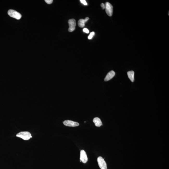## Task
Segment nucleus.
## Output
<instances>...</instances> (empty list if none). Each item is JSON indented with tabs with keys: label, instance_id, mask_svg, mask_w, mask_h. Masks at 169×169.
Segmentation results:
<instances>
[{
	"label": "nucleus",
	"instance_id": "1",
	"mask_svg": "<svg viewBox=\"0 0 169 169\" xmlns=\"http://www.w3.org/2000/svg\"><path fill=\"white\" fill-rule=\"evenodd\" d=\"M16 136L25 140H28L32 137L30 133L28 132H21L16 135Z\"/></svg>",
	"mask_w": 169,
	"mask_h": 169
},
{
	"label": "nucleus",
	"instance_id": "2",
	"mask_svg": "<svg viewBox=\"0 0 169 169\" xmlns=\"http://www.w3.org/2000/svg\"><path fill=\"white\" fill-rule=\"evenodd\" d=\"M8 15L12 18H16L17 20H20L21 18V15L18 12L15 10H10L8 12Z\"/></svg>",
	"mask_w": 169,
	"mask_h": 169
},
{
	"label": "nucleus",
	"instance_id": "3",
	"mask_svg": "<svg viewBox=\"0 0 169 169\" xmlns=\"http://www.w3.org/2000/svg\"><path fill=\"white\" fill-rule=\"evenodd\" d=\"M105 10L106 13L108 16H111L113 14V8L112 6L109 3L107 2L105 4Z\"/></svg>",
	"mask_w": 169,
	"mask_h": 169
},
{
	"label": "nucleus",
	"instance_id": "4",
	"mask_svg": "<svg viewBox=\"0 0 169 169\" xmlns=\"http://www.w3.org/2000/svg\"><path fill=\"white\" fill-rule=\"evenodd\" d=\"M97 162L99 167L101 169H107L106 163L101 157H99L97 158Z\"/></svg>",
	"mask_w": 169,
	"mask_h": 169
},
{
	"label": "nucleus",
	"instance_id": "5",
	"mask_svg": "<svg viewBox=\"0 0 169 169\" xmlns=\"http://www.w3.org/2000/svg\"><path fill=\"white\" fill-rule=\"evenodd\" d=\"M68 23L69 25V32H73L75 29L76 26V20L73 18L69 20L68 21Z\"/></svg>",
	"mask_w": 169,
	"mask_h": 169
},
{
	"label": "nucleus",
	"instance_id": "6",
	"mask_svg": "<svg viewBox=\"0 0 169 169\" xmlns=\"http://www.w3.org/2000/svg\"><path fill=\"white\" fill-rule=\"evenodd\" d=\"M63 123L64 124L67 126L75 127L78 126L79 125L78 122L69 120L65 121Z\"/></svg>",
	"mask_w": 169,
	"mask_h": 169
},
{
	"label": "nucleus",
	"instance_id": "7",
	"mask_svg": "<svg viewBox=\"0 0 169 169\" xmlns=\"http://www.w3.org/2000/svg\"><path fill=\"white\" fill-rule=\"evenodd\" d=\"M80 160L83 163H86L88 161V158L86 152L84 150H82L80 152Z\"/></svg>",
	"mask_w": 169,
	"mask_h": 169
},
{
	"label": "nucleus",
	"instance_id": "8",
	"mask_svg": "<svg viewBox=\"0 0 169 169\" xmlns=\"http://www.w3.org/2000/svg\"><path fill=\"white\" fill-rule=\"evenodd\" d=\"M115 74V72L113 71H111L108 72L104 79L105 81L107 82L110 80L114 76Z\"/></svg>",
	"mask_w": 169,
	"mask_h": 169
},
{
	"label": "nucleus",
	"instance_id": "9",
	"mask_svg": "<svg viewBox=\"0 0 169 169\" xmlns=\"http://www.w3.org/2000/svg\"><path fill=\"white\" fill-rule=\"evenodd\" d=\"M89 18L87 17L85 19H80L78 21V25L80 28H83L85 26V23L86 22Z\"/></svg>",
	"mask_w": 169,
	"mask_h": 169
},
{
	"label": "nucleus",
	"instance_id": "10",
	"mask_svg": "<svg viewBox=\"0 0 169 169\" xmlns=\"http://www.w3.org/2000/svg\"><path fill=\"white\" fill-rule=\"evenodd\" d=\"M93 122L96 126L97 127H100L102 125L101 121L98 117L95 118L93 120Z\"/></svg>",
	"mask_w": 169,
	"mask_h": 169
},
{
	"label": "nucleus",
	"instance_id": "11",
	"mask_svg": "<svg viewBox=\"0 0 169 169\" xmlns=\"http://www.w3.org/2000/svg\"><path fill=\"white\" fill-rule=\"evenodd\" d=\"M129 78L132 82H133L134 80V72L133 71H129L127 73Z\"/></svg>",
	"mask_w": 169,
	"mask_h": 169
},
{
	"label": "nucleus",
	"instance_id": "12",
	"mask_svg": "<svg viewBox=\"0 0 169 169\" xmlns=\"http://www.w3.org/2000/svg\"><path fill=\"white\" fill-rule=\"evenodd\" d=\"M95 34V33L94 32H92L90 34V35H89V36H88V39L89 40L93 38V36H94Z\"/></svg>",
	"mask_w": 169,
	"mask_h": 169
},
{
	"label": "nucleus",
	"instance_id": "13",
	"mask_svg": "<svg viewBox=\"0 0 169 169\" xmlns=\"http://www.w3.org/2000/svg\"><path fill=\"white\" fill-rule=\"evenodd\" d=\"M80 2L82 3V4L85 5H87V3H86V1L85 0H80Z\"/></svg>",
	"mask_w": 169,
	"mask_h": 169
},
{
	"label": "nucleus",
	"instance_id": "14",
	"mask_svg": "<svg viewBox=\"0 0 169 169\" xmlns=\"http://www.w3.org/2000/svg\"><path fill=\"white\" fill-rule=\"evenodd\" d=\"M45 1L48 4H51L52 3L53 1V0H45Z\"/></svg>",
	"mask_w": 169,
	"mask_h": 169
},
{
	"label": "nucleus",
	"instance_id": "15",
	"mask_svg": "<svg viewBox=\"0 0 169 169\" xmlns=\"http://www.w3.org/2000/svg\"><path fill=\"white\" fill-rule=\"evenodd\" d=\"M83 32L86 33H89V30H88V29H87L86 28H84L83 29Z\"/></svg>",
	"mask_w": 169,
	"mask_h": 169
},
{
	"label": "nucleus",
	"instance_id": "16",
	"mask_svg": "<svg viewBox=\"0 0 169 169\" xmlns=\"http://www.w3.org/2000/svg\"><path fill=\"white\" fill-rule=\"evenodd\" d=\"M101 7L102 9H104L105 8V4L103 3H102L101 4Z\"/></svg>",
	"mask_w": 169,
	"mask_h": 169
}]
</instances>
